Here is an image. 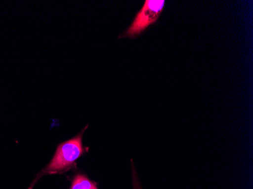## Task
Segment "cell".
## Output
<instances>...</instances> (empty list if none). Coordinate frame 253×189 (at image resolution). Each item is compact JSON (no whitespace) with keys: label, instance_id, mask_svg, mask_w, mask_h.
I'll return each instance as SVG.
<instances>
[{"label":"cell","instance_id":"6da1fadb","mask_svg":"<svg viewBox=\"0 0 253 189\" xmlns=\"http://www.w3.org/2000/svg\"><path fill=\"white\" fill-rule=\"evenodd\" d=\"M86 128L87 126L75 137L58 146L52 160L43 170L40 172L28 189H32L36 182L44 175L62 174L75 167L77 160L86 152V149L83 146V135Z\"/></svg>","mask_w":253,"mask_h":189},{"label":"cell","instance_id":"7a4b0ae2","mask_svg":"<svg viewBox=\"0 0 253 189\" xmlns=\"http://www.w3.org/2000/svg\"><path fill=\"white\" fill-rule=\"evenodd\" d=\"M165 0H146L143 8L136 14L133 23L119 38H134L159 19L164 9Z\"/></svg>","mask_w":253,"mask_h":189},{"label":"cell","instance_id":"3957f363","mask_svg":"<svg viewBox=\"0 0 253 189\" xmlns=\"http://www.w3.org/2000/svg\"><path fill=\"white\" fill-rule=\"evenodd\" d=\"M70 189H98L97 185L86 175L78 173L74 176Z\"/></svg>","mask_w":253,"mask_h":189},{"label":"cell","instance_id":"277c9868","mask_svg":"<svg viewBox=\"0 0 253 189\" xmlns=\"http://www.w3.org/2000/svg\"><path fill=\"white\" fill-rule=\"evenodd\" d=\"M135 189H136V188H135Z\"/></svg>","mask_w":253,"mask_h":189}]
</instances>
